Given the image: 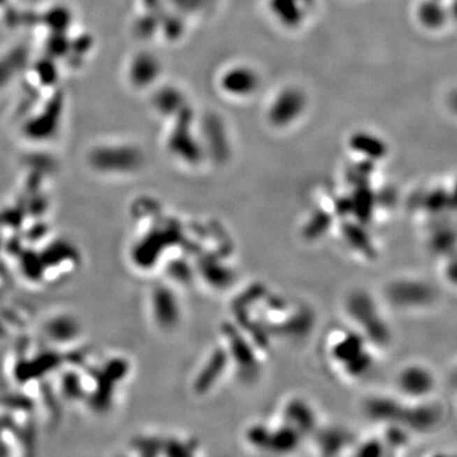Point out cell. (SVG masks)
Instances as JSON below:
<instances>
[{"label": "cell", "mask_w": 457, "mask_h": 457, "mask_svg": "<svg viewBox=\"0 0 457 457\" xmlns=\"http://www.w3.org/2000/svg\"><path fill=\"white\" fill-rule=\"evenodd\" d=\"M418 20L428 29H438L446 23L447 12L440 0H424L418 8Z\"/></svg>", "instance_id": "5bb4252c"}, {"label": "cell", "mask_w": 457, "mask_h": 457, "mask_svg": "<svg viewBox=\"0 0 457 457\" xmlns=\"http://www.w3.org/2000/svg\"><path fill=\"white\" fill-rule=\"evenodd\" d=\"M371 365H372V360L368 356V352L365 351L358 357H356L354 360L344 365V368H346L347 374L351 375L354 377H360L368 372V370L371 368Z\"/></svg>", "instance_id": "ac0fdd59"}, {"label": "cell", "mask_w": 457, "mask_h": 457, "mask_svg": "<svg viewBox=\"0 0 457 457\" xmlns=\"http://www.w3.org/2000/svg\"><path fill=\"white\" fill-rule=\"evenodd\" d=\"M300 1H304V3H312V0H300Z\"/></svg>", "instance_id": "484cf974"}, {"label": "cell", "mask_w": 457, "mask_h": 457, "mask_svg": "<svg viewBox=\"0 0 457 457\" xmlns=\"http://www.w3.org/2000/svg\"><path fill=\"white\" fill-rule=\"evenodd\" d=\"M343 234L349 242V245L354 247V249L363 253V256H374V248L371 242L366 233L358 225L348 224L343 228Z\"/></svg>", "instance_id": "2e32d148"}, {"label": "cell", "mask_w": 457, "mask_h": 457, "mask_svg": "<svg viewBox=\"0 0 457 457\" xmlns=\"http://www.w3.org/2000/svg\"><path fill=\"white\" fill-rule=\"evenodd\" d=\"M438 412L435 407L430 405H421L414 409H404L402 421L412 430H430L438 422Z\"/></svg>", "instance_id": "ba28073f"}, {"label": "cell", "mask_w": 457, "mask_h": 457, "mask_svg": "<svg viewBox=\"0 0 457 457\" xmlns=\"http://www.w3.org/2000/svg\"><path fill=\"white\" fill-rule=\"evenodd\" d=\"M349 146L368 160L382 159L388 154V145L384 143V140L368 132L354 133L349 139Z\"/></svg>", "instance_id": "8992f818"}, {"label": "cell", "mask_w": 457, "mask_h": 457, "mask_svg": "<svg viewBox=\"0 0 457 457\" xmlns=\"http://www.w3.org/2000/svg\"><path fill=\"white\" fill-rule=\"evenodd\" d=\"M228 344H230V354L233 360H235L238 368L242 371H253L256 368V357L252 351L249 344L244 340L242 335L233 328L226 329Z\"/></svg>", "instance_id": "52a82bcc"}, {"label": "cell", "mask_w": 457, "mask_h": 457, "mask_svg": "<svg viewBox=\"0 0 457 457\" xmlns=\"http://www.w3.org/2000/svg\"><path fill=\"white\" fill-rule=\"evenodd\" d=\"M270 8L273 15L286 27H298L304 18L300 0H270Z\"/></svg>", "instance_id": "30bf717a"}, {"label": "cell", "mask_w": 457, "mask_h": 457, "mask_svg": "<svg viewBox=\"0 0 457 457\" xmlns=\"http://www.w3.org/2000/svg\"><path fill=\"white\" fill-rule=\"evenodd\" d=\"M454 233L452 231H449V230H444V231H440L438 234L435 235L433 238V247L436 248L437 250H449L450 248L451 244L454 242Z\"/></svg>", "instance_id": "7402d4cb"}, {"label": "cell", "mask_w": 457, "mask_h": 457, "mask_svg": "<svg viewBox=\"0 0 457 457\" xmlns=\"http://www.w3.org/2000/svg\"><path fill=\"white\" fill-rule=\"evenodd\" d=\"M228 356L225 349H217L212 357L208 360L206 368L202 370L201 375L197 381V389L200 391H206L219 380L220 375L224 372L228 365Z\"/></svg>", "instance_id": "7c38bea8"}, {"label": "cell", "mask_w": 457, "mask_h": 457, "mask_svg": "<svg viewBox=\"0 0 457 457\" xmlns=\"http://www.w3.org/2000/svg\"><path fill=\"white\" fill-rule=\"evenodd\" d=\"M286 418L287 424L301 432H310L315 426V416L309 405L300 400H293L286 408Z\"/></svg>", "instance_id": "4fadbf2b"}, {"label": "cell", "mask_w": 457, "mask_h": 457, "mask_svg": "<svg viewBox=\"0 0 457 457\" xmlns=\"http://www.w3.org/2000/svg\"><path fill=\"white\" fill-rule=\"evenodd\" d=\"M222 87L230 96L247 97L258 89L259 76L250 68L236 66L222 75Z\"/></svg>", "instance_id": "277c9868"}, {"label": "cell", "mask_w": 457, "mask_h": 457, "mask_svg": "<svg viewBox=\"0 0 457 457\" xmlns=\"http://www.w3.org/2000/svg\"><path fill=\"white\" fill-rule=\"evenodd\" d=\"M348 312L360 324L368 338L375 343L385 344L389 340L388 326L380 318L377 307L368 293L357 292L348 300Z\"/></svg>", "instance_id": "6da1fadb"}, {"label": "cell", "mask_w": 457, "mask_h": 457, "mask_svg": "<svg viewBox=\"0 0 457 457\" xmlns=\"http://www.w3.org/2000/svg\"><path fill=\"white\" fill-rule=\"evenodd\" d=\"M382 452V447L379 442H368L361 447L360 455L363 456H379Z\"/></svg>", "instance_id": "cb8c5ba5"}, {"label": "cell", "mask_w": 457, "mask_h": 457, "mask_svg": "<svg viewBox=\"0 0 457 457\" xmlns=\"http://www.w3.org/2000/svg\"><path fill=\"white\" fill-rule=\"evenodd\" d=\"M368 416L381 422H400L402 412L400 404L388 398H374L366 405Z\"/></svg>", "instance_id": "9c48e42d"}, {"label": "cell", "mask_w": 457, "mask_h": 457, "mask_svg": "<svg viewBox=\"0 0 457 457\" xmlns=\"http://www.w3.org/2000/svg\"><path fill=\"white\" fill-rule=\"evenodd\" d=\"M331 225V217L324 214V212H320L318 215L314 216L310 222L307 224V228H306V234L312 238H317V236L321 235V233L329 228Z\"/></svg>", "instance_id": "d6986e66"}, {"label": "cell", "mask_w": 457, "mask_h": 457, "mask_svg": "<svg viewBox=\"0 0 457 457\" xmlns=\"http://www.w3.org/2000/svg\"><path fill=\"white\" fill-rule=\"evenodd\" d=\"M270 437V430L262 426H256L248 432V440L256 449H268Z\"/></svg>", "instance_id": "ffe728a7"}, {"label": "cell", "mask_w": 457, "mask_h": 457, "mask_svg": "<svg viewBox=\"0 0 457 457\" xmlns=\"http://www.w3.org/2000/svg\"><path fill=\"white\" fill-rule=\"evenodd\" d=\"M306 98L300 89L287 88L282 90L268 112L270 122L276 127L291 125L304 112Z\"/></svg>", "instance_id": "7a4b0ae2"}, {"label": "cell", "mask_w": 457, "mask_h": 457, "mask_svg": "<svg viewBox=\"0 0 457 457\" xmlns=\"http://www.w3.org/2000/svg\"><path fill=\"white\" fill-rule=\"evenodd\" d=\"M342 441H343V438L337 432H332V433L324 435V437H323V449L324 450L329 449L331 452H337L340 449H342L340 447L342 446Z\"/></svg>", "instance_id": "603a6c76"}, {"label": "cell", "mask_w": 457, "mask_h": 457, "mask_svg": "<svg viewBox=\"0 0 457 457\" xmlns=\"http://www.w3.org/2000/svg\"><path fill=\"white\" fill-rule=\"evenodd\" d=\"M365 351V340L357 333H349L334 344L332 354L340 363L347 365Z\"/></svg>", "instance_id": "8fae6325"}, {"label": "cell", "mask_w": 457, "mask_h": 457, "mask_svg": "<svg viewBox=\"0 0 457 457\" xmlns=\"http://www.w3.org/2000/svg\"><path fill=\"white\" fill-rule=\"evenodd\" d=\"M399 388L404 394L419 398L430 394L435 388V379L427 368L410 366L399 376Z\"/></svg>", "instance_id": "5b68a950"}, {"label": "cell", "mask_w": 457, "mask_h": 457, "mask_svg": "<svg viewBox=\"0 0 457 457\" xmlns=\"http://www.w3.org/2000/svg\"><path fill=\"white\" fill-rule=\"evenodd\" d=\"M430 286L418 281H398L389 287L388 296L395 306L416 307L430 304L433 300Z\"/></svg>", "instance_id": "3957f363"}, {"label": "cell", "mask_w": 457, "mask_h": 457, "mask_svg": "<svg viewBox=\"0 0 457 457\" xmlns=\"http://www.w3.org/2000/svg\"><path fill=\"white\" fill-rule=\"evenodd\" d=\"M389 441L393 444H400L405 441V436L399 428H393L389 433Z\"/></svg>", "instance_id": "d4e9b609"}, {"label": "cell", "mask_w": 457, "mask_h": 457, "mask_svg": "<svg viewBox=\"0 0 457 457\" xmlns=\"http://www.w3.org/2000/svg\"><path fill=\"white\" fill-rule=\"evenodd\" d=\"M158 317L168 326H172L178 320V306L175 298L169 292H158Z\"/></svg>", "instance_id": "e0dca14e"}, {"label": "cell", "mask_w": 457, "mask_h": 457, "mask_svg": "<svg viewBox=\"0 0 457 457\" xmlns=\"http://www.w3.org/2000/svg\"><path fill=\"white\" fill-rule=\"evenodd\" d=\"M298 435L300 433L298 430L289 424H286L284 427L280 428L276 432H270L268 450L278 452V454H286V452L295 450L298 444V440H300Z\"/></svg>", "instance_id": "9a60e30c"}, {"label": "cell", "mask_w": 457, "mask_h": 457, "mask_svg": "<svg viewBox=\"0 0 457 457\" xmlns=\"http://www.w3.org/2000/svg\"><path fill=\"white\" fill-rule=\"evenodd\" d=\"M447 202H449V194L442 189H440V191H435L430 194L427 203L432 211H440L449 205Z\"/></svg>", "instance_id": "44dd1931"}]
</instances>
